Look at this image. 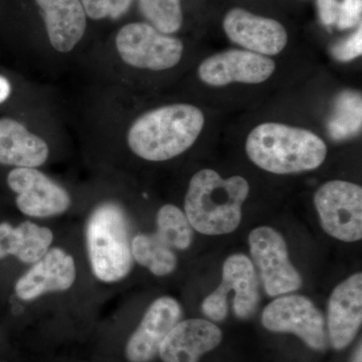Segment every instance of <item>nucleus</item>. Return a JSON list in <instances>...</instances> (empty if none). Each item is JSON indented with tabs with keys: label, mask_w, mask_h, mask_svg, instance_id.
Wrapping results in <instances>:
<instances>
[{
	"label": "nucleus",
	"mask_w": 362,
	"mask_h": 362,
	"mask_svg": "<svg viewBox=\"0 0 362 362\" xmlns=\"http://www.w3.org/2000/svg\"><path fill=\"white\" fill-rule=\"evenodd\" d=\"M314 204L328 235L346 243L361 240V187L349 181H329L317 190Z\"/></svg>",
	"instance_id": "obj_7"
},
{
	"label": "nucleus",
	"mask_w": 362,
	"mask_h": 362,
	"mask_svg": "<svg viewBox=\"0 0 362 362\" xmlns=\"http://www.w3.org/2000/svg\"><path fill=\"white\" fill-rule=\"evenodd\" d=\"M362 349L361 345H359L358 349L356 350V356H354V361L352 362H362Z\"/></svg>",
	"instance_id": "obj_29"
},
{
	"label": "nucleus",
	"mask_w": 362,
	"mask_h": 362,
	"mask_svg": "<svg viewBox=\"0 0 362 362\" xmlns=\"http://www.w3.org/2000/svg\"><path fill=\"white\" fill-rule=\"evenodd\" d=\"M133 259L156 276L173 273L177 265L173 249L159 239L156 233H139L131 242Z\"/></svg>",
	"instance_id": "obj_20"
},
{
	"label": "nucleus",
	"mask_w": 362,
	"mask_h": 362,
	"mask_svg": "<svg viewBox=\"0 0 362 362\" xmlns=\"http://www.w3.org/2000/svg\"><path fill=\"white\" fill-rule=\"evenodd\" d=\"M361 127V97L349 92L340 95L329 122L331 135L335 139H345L358 132Z\"/></svg>",
	"instance_id": "obj_22"
},
{
	"label": "nucleus",
	"mask_w": 362,
	"mask_h": 362,
	"mask_svg": "<svg viewBox=\"0 0 362 362\" xmlns=\"http://www.w3.org/2000/svg\"><path fill=\"white\" fill-rule=\"evenodd\" d=\"M362 30L361 25L349 39L340 42L332 47L333 57L340 62H349L361 56Z\"/></svg>",
	"instance_id": "obj_25"
},
{
	"label": "nucleus",
	"mask_w": 362,
	"mask_h": 362,
	"mask_svg": "<svg viewBox=\"0 0 362 362\" xmlns=\"http://www.w3.org/2000/svg\"><path fill=\"white\" fill-rule=\"evenodd\" d=\"M223 26L232 42L247 51L263 56L280 54L287 45V32L279 21L256 16L243 8L228 11Z\"/></svg>",
	"instance_id": "obj_12"
},
{
	"label": "nucleus",
	"mask_w": 362,
	"mask_h": 362,
	"mask_svg": "<svg viewBox=\"0 0 362 362\" xmlns=\"http://www.w3.org/2000/svg\"><path fill=\"white\" fill-rule=\"evenodd\" d=\"M249 245L269 296L289 294L301 288V276L290 262L287 245L280 233L270 226H259L250 233Z\"/></svg>",
	"instance_id": "obj_8"
},
{
	"label": "nucleus",
	"mask_w": 362,
	"mask_h": 362,
	"mask_svg": "<svg viewBox=\"0 0 362 362\" xmlns=\"http://www.w3.org/2000/svg\"><path fill=\"white\" fill-rule=\"evenodd\" d=\"M182 310L180 304L171 297L156 300L143 317L137 329L126 347L130 362H148L158 354L162 342L180 322Z\"/></svg>",
	"instance_id": "obj_13"
},
{
	"label": "nucleus",
	"mask_w": 362,
	"mask_h": 362,
	"mask_svg": "<svg viewBox=\"0 0 362 362\" xmlns=\"http://www.w3.org/2000/svg\"><path fill=\"white\" fill-rule=\"evenodd\" d=\"M204 126V113L197 107L168 105L139 117L128 132V144L145 160H169L190 148Z\"/></svg>",
	"instance_id": "obj_2"
},
{
	"label": "nucleus",
	"mask_w": 362,
	"mask_h": 362,
	"mask_svg": "<svg viewBox=\"0 0 362 362\" xmlns=\"http://www.w3.org/2000/svg\"><path fill=\"white\" fill-rule=\"evenodd\" d=\"M362 322V275L356 273L333 290L328 305V334L333 349H344Z\"/></svg>",
	"instance_id": "obj_15"
},
{
	"label": "nucleus",
	"mask_w": 362,
	"mask_h": 362,
	"mask_svg": "<svg viewBox=\"0 0 362 362\" xmlns=\"http://www.w3.org/2000/svg\"><path fill=\"white\" fill-rule=\"evenodd\" d=\"M275 69V62L263 54L230 49L204 59L199 66V76L202 82L214 87L232 83L259 84L268 80Z\"/></svg>",
	"instance_id": "obj_11"
},
{
	"label": "nucleus",
	"mask_w": 362,
	"mask_h": 362,
	"mask_svg": "<svg viewBox=\"0 0 362 362\" xmlns=\"http://www.w3.org/2000/svg\"><path fill=\"white\" fill-rule=\"evenodd\" d=\"M13 93V86L11 81L0 74V105L6 103Z\"/></svg>",
	"instance_id": "obj_28"
},
{
	"label": "nucleus",
	"mask_w": 362,
	"mask_h": 362,
	"mask_svg": "<svg viewBox=\"0 0 362 362\" xmlns=\"http://www.w3.org/2000/svg\"><path fill=\"white\" fill-rule=\"evenodd\" d=\"M317 6L324 25H337L340 11V2L338 0H317Z\"/></svg>",
	"instance_id": "obj_27"
},
{
	"label": "nucleus",
	"mask_w": 362,
	"mask_h": 362,
	"mask_svg": "<svg viewBox=\"0 0 362 362\" xmlns=\"http://www.w3.org/2000/svg\"><path fill=\"white\" fill-rule=\"evenodd\" d=\"M362 0H343L340 2L337 25L340 30L354 28L361 21Z\"/></svg>",
	"instance_id": "obj_26"
},
{
	"label": "nucleus",
	"mask_w": 362,
	"mask_h": 362,
	"mask_svg": "<svg viewBox=\"0 0 362 362\" xmlns=\"http://www.w3.org/2000/svg\"><path fill=\"white\" fill-rule=\"evenodd\" d=\"M262 323L274 332L296 334L311 349L324 350L327 346L325 320L308 298L300 295L277 298L264 309Z\"/></svg>",
	"instance_id": "obj_9"
},
{
	"label": "nucleus",
	"mask_w": 362,
	"mask_h": 362,
	"mask_svg": "<svg viewBox=\"0 0 362 362\" xmlns=\"http://www.w3.org/2000/svg\"><path fill=\"white\" fill-rule=\"evenodd\" d=\"M49 146L16 119L0 118V164L35 168L49 157Z\"/></svg>",
	"instance_id": "obj_18"
},
{
	"label": "nucleus",
	"mask_w": 362,
	"mask_h": 362,
	"mask_svg": "<svg viewBox=\"0 0 362 362\" xmlns=\"http://www.w3.org/2000/svg\"><path fill=\"white\" fill-rule=\"evenodd\" d=\"M75 280L73 257L59 247H54L18 279L16 293L23 301H32L47 293L66 291Z\"/></svg>",
	"instance_id": "obj_14"
},
{
	"label": "nucleus",
	"mask_w": 362,
	"mask_h": 362,
	"mask_svg": "<svg viewBox=\"0 0 362 362\" xmlns=\"http://www.w3.org/2000/svg\"><path fill=\"white\" fill-rule=\"evenodd\" d=\"M247 156L258 168L275 175H291L318 168L327 156L319 136L303 128L263 123L247 138Z\"/></svg>",
	"instance_id": "obj_3"
},
{
	"label": "nucleus",
	"mask_w": 362,
	"mask_h": 362,
	"mask_svg": "<svg viewBox=\"0 0 362 362\" xmlns=\"http://www.w3.org/2000/svg\"><path fill=\"white\" fill-rule=\"evenodd\" d=\"M6 180L8 187L16 194V206L25 216L51 218L65 213L70 207L68 192L37 169L16 168Z\"/></svg>",
	"instance_id": "obj_10"
},
{
	"label": "nucleus",
	"mask_w": 362,
	"mask_h": 362,
	"mask_svg": "<svg viewBox=\"0 0 362 362\" xmlns=\"http://www.w3.org/2000/svg\"><path fill=\"white\" fill-rule=\"evenodd\" d=\"M133 0H81L85 13L93 20H117L127 13Z\"/></svg>",
	"instance_id": "obj_24"
},
{
	"label": "nucleus",
	"mask_w": 362,
	"mask_h": 362,
	"mask_svg": "<svg viewBox=\"0 0 362 362\" xmlns=\"http://www.w3.org/2000/svg\"><path fill=\"white\" fill-rule=\"evenodd\" d=\"M218 326L204 319L180 321L162 342L158 354L164 362H197L221 341Z\"/></svg>",
	"instance_id": "obj_16"
},
{
	"label": "nucleus",
	"mask_w": 362,
	"mask_h": 362,
	"mask_svg": "<svg viewBox=\"0 0 362 362\" xmlns=\"http://www.w3.org/2000/svg\"><path fill=\"white\" fill-rule=\"evenodd\" d=\"M250 187L243 176L221 177L213 169H202L190 180L185 195V216L202 235L233 233L242 221V206Z\"/></svg>",
	"instance_id": "obj_1"
},
{
	"label": "nucleus",
	"mask_w": 362,
	"mask_h": 362,
	"mask_svg": "<svg viewBox=\"0 0 362 362\" xmlns=\"http://www.w3.org/2000/svg\"><path fill=\"white\" fill-rule=\"evenodd\" d=\"M143 16L158 32L170 35L182 25L180 0H139Z\"/></svg>",
	"instance_id": "obj_23"
},
{
	"label": "nucleus",
	"mask_w": 362,
	"mask_h": 362,
	"mask_svg": "<svg viewBox=\"0 0 362 362\" xmlns=\"http://www.w3.org/2000/svg\"><path fill=\"white\" fill-rule=\"evenodd\" d=\"M156 235L173 250H187L194 238V228L185 214L173 204H166L156 216Z\"/></svg>",
	"instance_id": "obj_21"
},
{
	"label": "nucleus",
	"mask_w": 362,
	"mask_h": 362,
	"mask_svg": "<svg viewBox=\"0 0 362 362\" xmlns=\"http://www.w3.org/2000/svg\"><path fill=\"white\" fill-rule=\"evenodd\" d=\"M86 240L90 268L102 282H118L132 270L129 223L118 204L106 202L95 209Z\"/></svg>",
	"instance_id": "obj_4"
},
{
	"label": "nucleus",
	"mask_w": 362,
	"mask_h": 362,
	"mask_svg": "<svg viewBox=\"0 0 362 362\" xmlns=\"http://www.w3.org/2000/svg\"><path fill=\"white\" fill-rule=\"evenodd\" d=\"M44 13L49 42L59 52H71L84 37L86 14L81 0H35Z\"/></svg>",
	"instance_id": "obj_17"
},
{
	"label": "nucleus",
	"mask_w": 362,
	"mask_h": 362,
	"mask_svg": "<svg viewBox=\"0 0 362 362\" xmlns=\"http://www.w3.org/2000/svg\"><path fill=\"white\" fill-rule=\"evenodd\" d=\"M117 51L129 66L151 71L173 68L182 57L183 45L147 23L123 26L116 37Z\"/></svg>",
	"instance_id": "obj_6"
},
{
	"label": "nucleus",
	"mask_w": 362,
	"mask_h": 362,
	"mask_svg": "<svg viewBox=\"0 0 362 362\" xmlns=\"http://www.w3.org/2000/svg\"><path fill=\"white\" fill-rule=\"evenodd\" d=\"M232 291L235 316L251 318L259 307V282L252 259L243 254L226 259L220 286L202 302L204 313L211 320L223 321L228 315V296Z\"/></svg>",
	"instance_id": "obj_5"
},
{
	"label": "nucleus",
	"mask_w": 362,
	"mask_h": 362,
	"mask_svg": "<svg viewBox=\"0 0 362 362\" xmlns=\"http://www.w3.org/2000/svg\"><path fill=\"white\" fill-rule=\"evenodd\" d=\"M52 240L49 228L32 221H23L18 226L0 223V261L14 256L23 263H35L49 251Z\"/></svg>",
	"instance_id": "obj_19"
}]
</instances>
